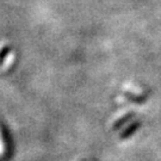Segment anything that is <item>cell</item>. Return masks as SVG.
<instances>
[{"instance_id":"cell-1","label":"cell","mask_w":161,"mask_h":161,"mask_svg":"<svg viewBox=\"0 0 161 161\" xmlns=\"http://www.w3.org/2000/svg\"><path fill=\"white\" fill-rule=\"evenodd\" d=\"M14 58H16L14 53H10V54L7 55V58H6L5 62H4L3 66H1V69H3V70H6V69L8 68V67L14 62Z\"/></svg>"},{"instance_id":"cell-2","label":"cell","mask_w":161,"mask_h":161,"mask_svg":"<svg viewBox=\"0 0 161 161\" xmlns=\"http://www.w3.org/2000/svg\"><path fill=\"white\" fill-rule=\"evenodd\" d=\"M3 149H4V146H3V141H1V138H0V154H1Z\"/></svg>"}]
</instances>
